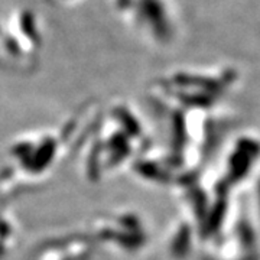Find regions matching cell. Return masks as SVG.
<instances>
[{
    "instance_id": "6da1fadb",
    "label": "cell",
    "mask_w": 260,
    "mask_h": 260,
    "mask_svg": "<svg viewBox=\"0 0 260 260\" xmlns=\"http://www.w3.org/2000/svg\"><path fill=\"white\" fill-rule=\"evenodd\" d=\"M113 9L133 32L155 45L172 41L175 23L168 0H112Z\"/></svg>"
},
{
    "instance_id": "7a4b0ae2",
    "label": "cell",
    "mask_w": 260,
    "mask_h": 260,
    "mask_svg": "<svg viewBox=\"0 0 260 260\" xmlns=\"http://www.w3.org/2000/svg\"><path fill=\"white\" fill-rule=\"evenodd\" d=\"M51 2L58 3V5H71V3H74L77 0H51Z\"/></svg>"
}]
</instances>
